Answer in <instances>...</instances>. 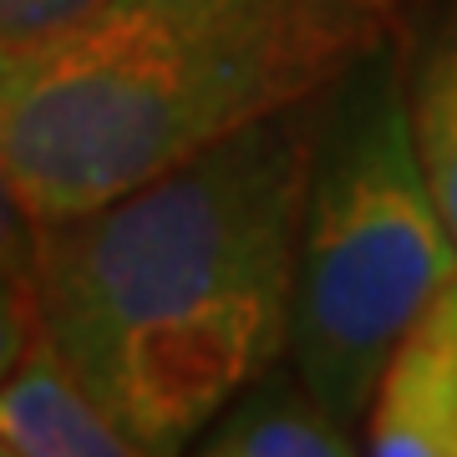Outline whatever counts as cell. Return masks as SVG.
<instances>
[{"label": "cell", "mask_w": 457, "mask_h": 457, "mask_svg": "<svg viewBox=\"0 0 457 457\" xmlns=\"http://www.w3.org/2000/svg\"><path fill=\"white\" fill-rule=\"evenodd\" d=\"M198 453L209 457H345L356 453L351 427L305 386L290 366H270L234 396L204 432Z\"/></svg>", "instance_id": "8992f818"}, {"label": "cell", "mask_w": 457, "mask_h": 457, "mask_svg": "<svg viewBox=\"0 0 457 457\" xmlns=\"http://www.w3.org/2000/svg\"><path fill=\"white\" fill-rule=\"evenodd\" d=\"M36 330H41V300H36V285L0 279V381L16 371V361L26 356V345H31Z\"/></svg>", "instance_id": "30bf717a"}, {"label": "cell", "mask_w": 457, "mask_h": 457, "mask_svg": "<svg viewBox=\"0 0 457 457\" xmlns=\"http://www.w3.org/2000/svg\"><path fill=\"white\" fill-rule=\"evenodd\" d=\"M36 270H41V219L26 209L21 188L0 163V279L36 285Z\"/></svg>", "instance_id": "9c48e42d"}, {"label": "cell", "mask_w": 457, "mask_h": 457, "mask_svg": "<svg viewBox=\"0 0 457 457\" xmlns=\"http://www.w3.org/2000/svg\"><path fill=\"white\" fill-rule=\"evenodd\" d=\"M320 97L270 112L92 213L41 228V330L92 381L107 351L245 290L295 285Z\"/></svg>", "instance_id": "7a4b0ae2"}, {"label": "cell", "mask_w": 457, "mask_h": 457, "mask_svg": "<svg viewBox=\"0 0 457 457\" xmlns=\"http://www.w3.org/2000/svg\"><path fill=\"white\" fill-rule=\"evenodd\" d=\"M107 0H0V56L31 51L51 36L71 31Z\"/></svg>", "instance_id": "ba28073f"}, {"label": "cell", "mask_w": 457, "mask_h": 457, "mask_svg": "<svg viewBox=\"0 0 457 457\" xmlns=\"http://www.w3.org/2000/svg\"><path fill=\"white\" fill-rule=\"evenodd\" d=\"M381 26L386 0H107L0 56V163L41 228L66 224L320 97Z\"/></svg>", "instance_id": "6da1fadb"}, {"label": "cell", "mask_w": 457, "mask_h": 457, "mask_svg": "<svg viewBox=\"0 0 457 457\" xmlns=\"http://www.w3.org/2000/svg\"><path fill=\"white\" fill-rule=\"evenodd\" d=\"M453 275L457 245L417 153L411 82L381 36L320 92L290 300L295 371L345 427L371 411L386 361Z\"/></svg>", "instance_id": "3957f363"}, {"label": "cell", "mask_w": 457, "mask_h": 457, "mask_svg": "<svg viewBox=\"0 0 457 457\" xmlns=\"http://www.w3.org/2000/svg\"><path fill=\"white\" fill-rule=\"evenodd\" d=\"M0 442L16 457H122L137 453L112 411L87 392L46 330H36L16 371L0 381Z\"/></svg>", "instance_id": "5b68a950"}, {"label": "cell", "mask_w": 457, "mask_h": 457, "mask_svg": "<svg viewBox=\"0 0 457 457\" xmlns=\"http://www.w3.org/2000/svg\"><path fill=\"white\" fill-rule=\"evenodd\" d=\"M361 447L376 457H457V275L386 361Z\"/></svg>", "instance_id": "277c9868"}, {"label": "cell", "mask_w": 457, "mask_h": 457, "mask_svg": "<svg viewBox=\"0 0 457 457\" xmlns=\"http://www.w3.org/2000/svg\"><path fill=\"white\" fill-rule=\"evenodd\" d=\"M0 453H5V442H0Z\"/></svg>", "instance_id": "8fae6325"}, {"label": "cell", "mask_w": 457, "mask_h": 457, "mask_svg": "<svg viewBox=\"0 0 457 457\" xmlns=\"http://www.w3.org/2000/svg\"><path fill=\"white\" fill-rule=\"evenodd\" d=\"M411 128H417V153H422L427 183L437 198L447 234L457 245V16L447 31L427 46L411 77Z\"/></svg>", "instance_id": "52a82bcc"}]
</instances>
